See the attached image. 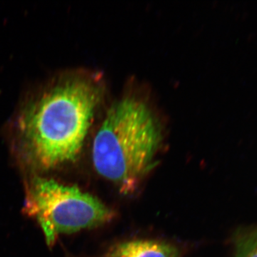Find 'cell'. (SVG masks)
<instances>
[{
  "label": "cell",
  "mask_w": 257,
  "mask_h": 257,
  "mask_svg": "<svg viewBox=\"0 0 257 257\" xmlns=\"http://www.w3.org/2000/svg\"><path fill=\"white\" fill-rule=\"evenodd\" d=\"M100 100L90 79L55 76L20 106L11 126L18 160L34 175L62 168L79 158Z\"/></svg>",
  "instance_id": "6da1fadb"
},
{
  "label": "cell",
  "mask_w": 257,
  "mask_h": 257,
  "mask_svg": "<svg viewBox=\"0 0 257 257\" xmlns=\"http://www.w3.org/2000/svg\"><path fill=\"white\" fill-rule=\"evenodd\" d=\"M106 257H180L178 248L155 240H132L114 245Z\"/></svg>",
  "instance_id": "277c9868"
},
{
  "label": "cell",
  "mask_w": 257,
  "mask_h": 257,
  "mask_svg": "<svg viewBox=\"0 0 257 257\" xmlns=\"http://www.w3.org/2000/svg\"><path fill=\"white\" fill-rule=\"evenodd\" d=\"M24 210L40 224L48 245L61 234L101 226L114 216L92 194L38 175L28 184Z\"/></svg>",
  "instance_id": "3957f363"
},
{
  "label": "cell",
  "mask_w": 257,
  "mask_h": 257,
  "mask_svg": "<svg viewBox=\"0 0 257 257\" xmlns=\"http://www.w3.org/2000/svg\"><path fill=\"white\" fill-rule=\"evenodd\" d=\"M234 257H257V226L241 229L236 234Z\"/></svg>",
  "instance_id": "5b68a950"
},
{
  "label": "cell",
  "mask_w": 257,
  "mask_h": 257,
  "mask_svg": "<svg viewBox=\"0 0 257 257\" xmlns=\"http://www.w3.org/2000/svg\"><path fill=\"white\" fill-rule=\"evenodd\" d=\"M161 138L148 106L135 98H124L111 106L94 136V170L123 194H131L155 166Z\"/></svg>",
  "instance_id": "7a4b0ae2"
}]
</instances>
